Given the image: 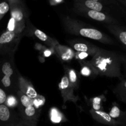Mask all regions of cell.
<instances>
[{
	"label": "cell",
	"mask_w": 126,
	"mask_h": 126,
	"mask_svg": "<svg viewBox=\"0 0 126 126\" xmlns=\"http://www.w3.org/2000/svg\"><path fill=\"white\" fill-rule=\"evenodd\" d=\"M123 56L100 48L88 63L94 72L109 77L122 78Z\"/></svg>",
	"instance_id": "obj_1"
},
{
	"label": "cell",
	"mask_w": 126,
	"mask_h": 126,
	"mask_svg": "<svg viewBox=\"0 0 126 126\" xmlns=\"http://www.w3.org/2000/svg\"><path fill=\"white\" fill-rule=\"evenodd\" d=\"M63 24L65 30L69 33L82 37L98 41L106 44H113L114 41L104 33L94 27L86 26L76 20L70 17L62 19Z\"/></svg>",
	"instance_id": "obj_2"
},
{
	"label": "cell",
	"mask_w": 126,
	"mask_h": 126,
	"mask_svg": "<svg viewBox=\"0 0 126 126\" xmlns=\"http://www.w3.org/2000/svg\"><path fill=\"white\" fill-rule=\"evenodd\" d=\"M74 11L78 14L91 19L97 22H103L107 25L120 24L118 20L113 16L99 11L89 9L85 7L74 5Z\"/></svg>",
	"instance_id": "obj_3"
},
{
	"label": "cell",
	"mask_w": 126,
	"mask_h": 126,
	"mask_svg": "<svg viewBox=\"0 0 126 126\" xmlns=\"http://www.w3.org/2000/svg\"><path fill=\"white\" fill-rule=\"evenodd\" d=\"M11 16L14 19L18 30H22L24 27L26 9L21 0L11 2Z\"/></svg>",
	"instance_id": "obj_4"
},
{
	"label": "cell",
	"mask_w": 126,
	"mask_h": 126,
	"mask_svg": "<svg viewBox=\"0 0 126 126\" xmlns=\"http://www.w3.org/2000/svg\"><path fill=\"white\" fill-rule=\"evenodd\" d=\"M74 5L85 7L89 9L104 12L112 16L111 14L112 12V9L111 8L110 6L98 1L90 0H74Z\"/></svg>",
	"instance_id": "obj_5"
},
{
	"label": "cell",
	"mask_w": 126,
	"mask_h": 126,
	"mask_svg": "<svg viewBox=\"0 0 126 126\" xmlns=\"http://www.w3.org/2000/svg\"><path fill=\"white\" fill-rule=\"evenodd\" d=\"M59 86L64 102L66 103L67 101L76 102L77 101L78 97L74 94V87L70 84L66 74H65L62 78Z\"/></svg>",
	"instance_id": "obj_6"
},
{
	"label": "cell",
	"mask_w": 126,
	"mask_h": 126,
	"mask_svg": "<svg viewBox=\"0 0 126 126\" xmlns=\"http://www.w3.org/2000/svg\"><path fill=\"white\" fill-rule=\"evenodd\" d=\"M70 45L72 49L78 53H82L91 55L92 57L97 53L100 48L97 47L94 44H91L87 42H79V41H72L70 42Z\"/></svg>",
	"instance_id": "obj_7"
},
{
	"label": "cell",
	"mask_w": 126,
	"mask_h": 126,
	"mask_svg": "<svg viewBox=\"0 0 126 126\" xmlns=\"http://www.w3.org/2000/svg\"><path fill=\"white\" fill-rule=\"evenodd\" d=\"M91 113L94 119L103 124L108 125L110 126H121L118 121L112 118L109 113L100 111V110L94 109L91 110Z\"/></svg>",
	"instance_id": "obj_8"
},
{
	"label": "cell",
	"mask_w": 126,
	"mask_h": 126,
	"mask_svg": "<svg viewBox=\"0 0 126 126\" xmlns=\"http://www.w3.org/2000/svg\"><path fill=\"white\" fill-rule=\"evenodd\" d=\"M107 27L126 49V27L120 24H109Z\"/></svg>",
	"instance_id": "obj_9"
},
{
	"label": "cell",
	"mask_w": 126,
	"mask_h": 126,
	"mask_svg": "<svg viewBox=\"0 0 126 126\" xmlns=\"http://www.w3.org/2000/svg\"><path fill=\"white\" fill-rule=\"evenodd\" d=\"M55 50L58 56L63 61H69L75 56V53L73 49L68 48L65 46L57 44L55 46Z\"/></svg>",
	"instance_id": "obj_10"
},
{
	"label": "cell",
	"mask_w": 126,
	"mask_h": 126,
	"mask_svg": "<svg viewBox=\"0 0 126 126\" xmlns=\"http://www.w3.org/2000/svg\"><path fill=\"white\" fill-rule=\"evenodd\" d=\"M20 91L23 93L27 95V96L32 98H36L38 96V93L36 91L35 89L33 86V85L28 82L27 80H25L23 77L20 78Z\"/></svg>",
	"instance_id": "obj_11"
},
{
	"label": "cell",
	"mask_w": 126,
	"mask_h": 126,
	"mask_svg": "<svg viewBox=\"0 0 126 126\" xmlns=\"http://www.w3.org/2000/svg\"><path fill=\"white\" fill-rule=\"evenodd\" d=\"M2 71L4 74V76L1 80L2 84L6 88L11 86V76L14 74V70L11 67V64L9 62H6L3 64L2 66Z\"/></svg>",
	"instance_id": "obj_12"
},
{
	"label": "cell",
	"mask_w": 126,
	"mask_h": 126,
	"mask_svg": "<svg viewBox=\"0 0 126 126\" xmlns=\"http://www.w3.org/2000/svg\"><path fill=\"white\" fill-rule=\"evenodd\" d=\"M109 114L112 118L118 121L121 126H124L126 124V110L123 111L118 106H114L111 109Z\"/></svg>",
	"instance_id": "obj_13"
},
{
	"label": "cell",
	"mask_w": 126,
	"mask_h": 126,
	"mask_svg": "<svg viewBox=\"0 0 126 126\" xmlns=\"http://www.w3.org/2000/svg\"><path fill=\"white\" fill-rule=\"evenodd\" d=\"M113 91L118 98L126 104V78L121 79Z\"/></svg>",
	"instance_id": "obj_14"
},
{
	"label": "cell",
	"mask_w": 126,
	"mask_h": 126,
	"mask_svg": "<svg viewBox=\"0 0 126 126\" xmlns=\"http://www.w3.org/2000/svg\"><path fill=\"white\" fill-rule=\"evenodd\" d=\"M34 35L41 42H44L46 44L51 47H54L58 44V43L54 40L48 37L44 32H42L40 30L35 29L34 32Z\"/></svg>",
	"instance_id": "obj_15"
},
{
	"label": "cell",
	"mask_w": 126,
	"mask_h": 126,
	"mask_svg": "<svg viewBox=\"0 0 126 126\" xmlns=\"http://www.w3.org/2000/svg\"><path fill=\"white\" fill-rule=\"evenodd\" d=\"M0 121L7 124L11 123L12 125L14 123L9 108L2 104L0 105Z\"/></svg>",
	"instance_id": "obj_16"
},
{
	"label": "cell",
	"mask_w": 126,
	"mask_h": 126,
	"mask_svg": "<svg viewBox=\"0 0 126 126\" xmlns=\"http://www.w3.org/2000/svg\"><path fill=\"white\" fill-rule=\"evenodd\" d=\"M66 74L68 75L70 84L73 86L74 88H78L79 86V79L75 70L69 68L67 69V73Z\"/></svg>",
	"instance_id": "obj_17"
},
{
	"label": "cell",
	"mask_w": 126,
	"mask_h": 126,
	"mask_svg": "<svg viewBox=\"0 0 126 126\" xmlns=\"http://www.w3.org/2000/svg\"><path fill=\"white\" fill-rule=\"evenodd\" d=\"M16 37L15 31L7 30L2 33L0 37V43L1 44H6L12 42Z\"/></svg>",
	"instance_id": "obj_18"
},
{
	"label": "cell",
	"mask_w": 126,
	"mask_h": 126,
	"mask_svg": "<svg viewBox=\"0 0 126 126\" xmlns=\"http://www.w3.org/2000/svg\"><path fill=\"white\" fill-rule=\"evenodd\" d=\"M36 124H37L34 123V122L25 121L22 119L20 121H18L17 123H16L13 126H36Z\"/></svg>",
	"instance_id": "obj_19"
},
{
	"label": "cell",
	"mask_w": 126,
	"mask_h": 126,
	"mask_svg": "<svg viewBox=\"0 0 126 126\" xmlns=\"http://www.w3.org/2000/svg\"><path fill=\"white\" fill-rule=\"evenodd\" d=\"M9 10V6L6 2L0 3V14H4Z\"/></svg>",
	"instance_id": "obj_20"
},
{
	"label": "cell",
	"mask_w": 126,
	"mask_h": 126,
	"mask_svg": "<svg viewBox=\"0 0 126 126\" xmlns=\"http://www.w3.org/2000/svg\"><path fill=\"white\" fill-rule=\"evenodd\" d=\"M91 70H93L92 68L91 67V66L87 63V65H84V67H82V69H81V74L83 75H85V76H89V75H91Z\"/></svg>",
	"instance_id": "obj_21"
},
{
	"label": "cell",
	"mask_w": 126,
	"mask_h": 126,
	"mask_svg": "<svg viewBox=\"0 0 126 126\" xmlns=\"http://www.w3.org/2000/svg\"><path fill=\"white\" fill-rule=\"evenodd\" d=\"M90 1H98L102 3L105 4L107 5H113V4H118V1L117 0H90Z\"/></svg>",
	"instance_id": "obj_22"
},
{
	"label": "cell",
	"mask_w": 126,
	"mask_h": 126,
	"mask_svg": "<svg viewBox=\"0 0 126 126\" xmlns=\"http://www.w3.org/2000/svg\"><path fill=\"white\" fill-rule=\"evenodd\" d=\"M6 100V93L1 88H0V105L4 103Z\"/></svg>",
	"instance_id": "obj_23"
},
{
	"label": "cell",
	"mask_w": 126,
	"mask_h": 126,
	"mask_svg": "<svg viewBox=\"0 0 126 126\" xmlns=\"http://www.w3.org/2000/svg\"><path fill=\"white\" fill-rule=\"evenodd\" d=\"M16 103H17V101H16V98L12 96H11L8 98L7 100V104L9 106H11V107H13V106H16Z\"/></svg>",
	"instance_id": "obj_24"
},
{
	"label": "cell",
	"mask_w": 126,
	"mask_h": 126,
	"mask_svg": "<svg viewBox=\"0 0 126 126\" xmlns=\"http://www.w3.org/2000/svg\"><path fill=\"white\" fill-rule=\"evenodd\" d=\"M16 27V22H15L14 19L13 18H11V20H10L9 22L8 25V29L9 30H12L14 31V29Z\"/></svg>",
	"instance_id": "obj_25"
},
{
	"label": "cell",
	"mask_w": 126,
	"mask_h": 126,
	"mask_svg": "<svg viewBox=\"0 0 126 126\" xmlns=\"http://www.w3.org/2000/svg\"><path fill=\"white\" fill-rule=\"evenodd\" d=\"M123 67H124V75H125V78H126V56H123Z\"/></svg>",
	"instance_id": "obj_26"
},
{
	"label": "cell",
	"mask_w": 126,
	"mask_h": 126,
	"mask_svg": "<svg viewBox=\"0 0 126 126\" xmlns=\"http://www.w3.org/2000/svg\"><path fill=\"white\" fill-rule=\"evenodd\" d=\"M118 1H119V2H120L121 3L123 4H125L126 2V0H117Z\"/></svg>",
	"instance_id": "obj_27"
},
{
	"label": "cell",
	"mask_w": 126,
	"mask_h": 126,
	"mask_svg": "<svg viewBox=\"0 0 126 126\" xmlns=\"http://www.w3.org/2000/svg\"><path fill=\"white\" fill-rule=\"evenodd\" d=\"M52 1H53V2H55V3H59L61 1H62L63 0H52Z\"/></svg>",
	"instance_id": "obj_28"
},
{
	"label": "cell",
	"mask_w": 126,
	"mask_h": 126,
	"mask_svg": "<svg viewBox=\"0 0 126 126\" xmlns=\"http://www.w3.org/2000/svg\"><path fill=\"white\" fill-rule=\"evenodd\" d=\"M10 1H11V2H14V1H17V0H10Z\"/></svg>",
	"instance_id": "obj_29"
},
{
	"label": "cell",
	"mask_w": 126,
	"mask_h": 126,
	"mask_svg": "<svg viewBox=\"0 0 126 126\" xmlns=\"http://www.w3.org/2000/svg\"><path fill=\"white\" fill-rule=\"evenodd\" d=\"M124 6H126V4H124Z\"/></svg>",
	"instance_id": "obj_30"
},
{
	"label": "cell",
	"mask_w": 126,
	"mask_h": 126,
	"mask_svg": "<svg viewBox=\"0 0 126 126\" xmlns=\"http://www.w3.org/2000/svg\"></svg>",
	"instance_id": "obj_31"
}]
</instances>
